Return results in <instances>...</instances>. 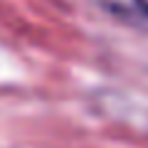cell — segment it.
<instances>
[{"label":"cell","mask_w":148,"mask_h":148,"mask_svg":"<svg viewBox=\"0 0 148 148\" xmlns=\"http://www.w3.org/2000/svg\"><path fill=\"white\" fill-rule=\"evenodd\" d=\"M114 20L148 35V0H99Z\"/></svg>","instance_id":"cell-1"}]
</instances>
